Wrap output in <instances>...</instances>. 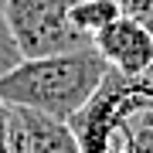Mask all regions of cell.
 I'll use <instances>...</instances> for the list:
<instances>
[{
	"mask_svg": "<svg viewBox=\"0 0 153 153\" xmlns=\"http://www.w3.org/2000/svg\"><path fill=\"white\" fill-rule=\"evenodd\" d=\"M71 7H75V0H7L4 21L24 61L92 48V41L78 34L71 24Z\"/></svg>",
	"mask_w": 153,
	"mask_h": 153,
	"instance_id": "cell-3",
	"label": "cell"
},
{
	"mask_svg": "<svg viewBox=\"0 0 153 153\" xmlns=\"http://www.w3.org/2000/svg\"><path fill=\"white\" fill-rule=\"evenodd\" d=\"M92 48L102 55V61L116 75L136 78L153 68V38L140 24H133L129 17H119L112 27H105L92 41Z\"/></svg>",
	"mask_w": 153,
	"mask_h": 153,
	"instance_id": "cell-4",
	"label": "cell"
},
{
	"mask_svg": "<svg viewBox=\"0 0 153 153\" xmlns=\"http://www.w3.org/2000/svg\"><path fill=\"white\" fill-rule=\"evenodd\" d=\"M7 129H10V153H82L78 136L68 123H55L31 109L7 105Z\"/></svg>",
	"mask_w": 153,
	"mask_h": 153,
	"instance_id": "cell-5",
	"label": "cell"
},
{
	"mask_svg": "<svg viewBox=\"0 0 153 153\" xmlns=\"http://www.w3.org/2000/svg\"><path fill=\"white\" fill-rule=\"evenodd\" d=\"M21 61H24V55H21V48H17L10 27H7L4 14H0V78H7L17 65H21Z\"/></svg>",
	"mask_w": 153,
	"mask_h": 153,
	"instance_id": "cell-7",
	"label": "cell"
},
{
	"mask_svg": "<svg viewBox=\"0 0 153 153\" xmlns=\"http://www.w3.org/2000/svg\"><path fill=\"white\" fill-rule=\"evenodd\" d=\"M0 153H10V129H7V105L0 102Z\"/></svg>",
	"mask_w": 153,
	"mask_h": 153,
	"instance_id": "cell-9",
	"label": "cell"
},
{
	"mask_svg": "<svg viewBox=\"0 0 153 153\" xmlns=\"http://www.w3.org/2000/svg\"><path fill=\"white\" fill-rule=\"evenodd\" d=\"M123 17L119 0H75L71 7V24L78 34H85L88 41H95L105 27H112Z\"/></svg>",
	"mask_w": 153,
	"mask_h": 153,
	"instance_id": "cell-6",
	"label": "cell"
},
{
	"mask_svg": "<svg viewBox=\"0 0 153 153\" xmlns=\"http://www.w3.org/2000/svg\"><path fill=\"white\" fill-rule=\"evenodd\" d=\"M105 78L109 65L95 48L21 61L7 78H0V102L14 109H31L55 123H71L95 99Z\"/></svg>",
	"mask_w": 153,
	"mask_h": 153,
	"instance_id": "cell-1",
	"label": "cell"
},
{
	"mask_svg": "<svg viewBox=\"0 0 153 153\" xmlns=\"http://www.w3.org/2000/svg\"><path fill=\"white\" fill-rule=\"evenodd\" d=\"M68 126L82 153H153V68L136 78L109 71Z\"/></svg>",
	"mask_w": 153,
	"mask_h": 153,
	"instance_id": "cell-2",
	"label": "cell"
},
{
	"mask_svg": "<svg viewBox=\"0 0 153 153\" xmlns=\"http://www.w3.org/2000/svg\"><path fill=\"white\" fill-rule=\"evenodd\" d=\"M119 7H123V17H129L153 38V0H119Z\"/></svg>",
	"mask_w": 153,
	"mask_h": 153,
	"instance_id": "cell-8",
	"label": "cell"
},
{
	"mask_svg": "<svg viewBox=\"0 0 153 153\" xmlns=\"http://www.w3.org/2000/svg\"><path fill=\"white\" fill-rule=\"evenodd\" d=\"M4 7H7V0H0V14H4Z\"/></svg>",
	"mask_w": 153,
	"mask_h": 153,
	"instance_id": "cell-10",
	"label": "cell"
}]
</instances>
